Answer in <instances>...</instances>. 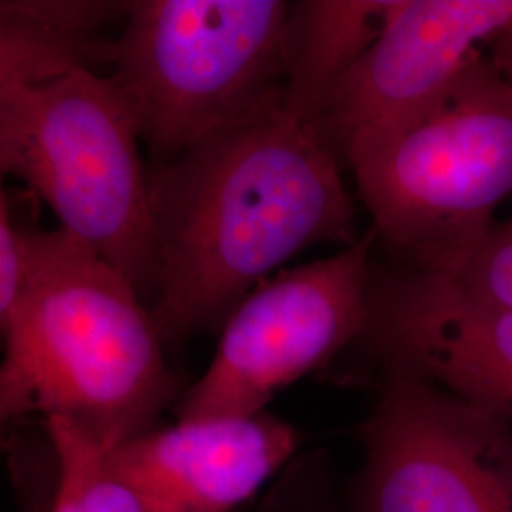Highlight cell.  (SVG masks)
<instances>
[{
  "mask_svg": "<svg viewBox=\"0 0 512 512\" xmlns=\"http://www.w3.org/2000/svg\"><path fill=\"white\" fill-rule=\"evenodd\" d=\"M59 463L52 512H145L139 497L110 467L109 450L61 423H46Z\"/></svg>",
  "mask_w": 512,
  "mask_h": 512,
  "instance_id": "4fadbf2b",
  "label": "cell"
},
{
  "mask_svg": "<svg viewBox=\"0 0 512 512\" xmlns=\"http://www.w3.org/2000/svg\"><path fill=\"white\" fill-rule=\"evenodd\" d=\"M378 239L406 266L456 274L512 194V84L476 55L439 103L351 167Z\"/></svg>",
  "mask_w": 512,
  "mask_h": 512,
  "instance_id": "5b68a950",
  "label": "cell"
},
{
  "mask_svg": "<svg viewBox=\"0 0 512 512\" xmlns=\"http://www.w3.org/2000/svg\"><path fill=\"white\" fill-rule=\"evenodd\" d=\"M141 145L110 74L76 71L0 88L2 173L152 300L158 260Z\"/></svg>",
  "mask_w": 512,
  "mask_h": 512,
  "instance_id": "3957f363",
  "label": "cell"
},
{
  "mask_svg": "<svg viewBox=\"0 0 512 512\" xmlns=\"http://www.w3.org/2000/svg\"><path fill=\"white\" fill-rule=\"evenodd\" d=\"M361 440L355 512H512V421L391 376Z\"/></svg>",
  "mask_w": 512,
  "mask_h": 512,
  "instance_id": "52a82bcc",
  "label": "cell"
},
{
  "mask_svg": "<svg viewBox=\"0 0 512 512\" xmlns=\"http://www.w3.org/2000/svg\"><path fill=\"white\" fill-rule=\"evenodd\" d=\"M128 10L129 2L2 0L0 88L112 65L116 38L103 33L124 25Z\"/></svg>",
  "mask_w": 512,
  "mask_h": 512,
  "instance_id": "8fae6325",
  "label": "cell"
},
{
  "mask_svg": "<svg viewBox=\"0 0 512 512\" xmlns=\"http://www.w3.org/2000/svg\"><path fill=\"white\" fill-rule=\"evenodd\" d=\"M448 275L458 277L476 293L512 306V219L494 226L458 272Z\"/></svg>",
  "mask_w": 512,
  "mask_h": 512,
  "instance_id": "9a60e30c",
  "label": "cell"
},
{
  "mask_svg": "<svg viewBox=\"0 0 512 512\" xmlns=\"http://www.w3.org/2000/svg\"><path fill=\"white\" fill-rule=\"evenodd\" d=\"M376 241L370 228L336 255L247 294L222 325L211 365L184 395L179 421L260 414L275 393L359 342Z\"/></svg>",
  "mask_w": 512,
  "mask_h": 512,
  "instance_id": "8992f818",
  "label": "cell"
},
{
  "mask_svg": "<svg viewBox=\"0 0 512 512\" xmlns=\"http://www.w3.org/2000/svg\"><path fill=\"white\" fill-rule=\"evenodd\" d=\"M511 25L512 0H397L323 110L319 129L342 165L416 124Z\"/></svg>",
  "mask_w": 512,
  "mask_h": 512,
  "instance_id": "ba28073f",
  "label": "cell"
},
{
  "mask_svg": "<svg viewBox=\"0 0 512 512\" xmlns=\"http://www.w3.org/2000/svg\"><path fill=\"white\" fill-rule=\"evenodd\" d=\"M397 0L293 2L285 44V109L319 128L330 93L374 44Z\"/></svg>",
  "mask_w": 512,
  "mask_h": 512,
  "instance_id": "7c38bea8",
  "label": "cell"
},
{
  "mask_svg": "<svg viewBox=\"0 0 512 512\" xmlns=\"http://www.w3.org/2000/svg\"><path fill=\"white\" fill-rule=\"evenodd\" d=\"M33 192L0 194V325L18 310L31 279V241L37 226Z\"/></svg>",
  "mask_w": 512,
  "mask_h": 512,
  "instance_id": "5bb4252c",
  "label": "cell"
},
{
  "mask_svg": "<svg viewBox=\"0 0 512 512\" xmlns=\"http://www.w3.org/2000/svg\"><path fill=\"white\" fill-rule=\"evenodd\" d=\"M361 344L384 378L435 385L512 421V306L458 277L412 266L372 270Z\"/></svg>",
  "mask_w": 512,
  "mask_h": 512,
  "instance_id": "9c48e42d",
  "label": "cell"
},
{
  "mask_svg": "<svg viewBox=\"0 0 512 512\" xmlns=\"http://www.w3.org/2000/svg\"><path fill=\"white\" fill-rule=\"evenodd\" d=\"M293 2L135 0L112 50L148 165L205 137L285 107V44Z\"/></svg>",
  "mask_w": 512,
  "mask_h": 512,
  "instance_id": "277c9868",
  "label": "cell"
},
{
  "mask_svg": "<svg viewBox=\"0 0 512 512\" xmlns=\"http://www.w3.org/2000/svg\"><path fill=\"white\" fill-rule=\"evenodd\" d=\"M298 433L255 416L179 421L126 440L110 467L145 512H232L291 458Z\"/></svg>",
  "mask_w": 512,
  "mask_h": 512,
  "instance_id": "30bf717a",
  "label": "cell"
},
{
  "mask_svg": "<svg viewBox=\"0 0 512 512\" xmlns=\"http://www.w3.org/2000/svg\"><path fill=\"white\" fill-rule=\"evenodd\" d=\"M143 296L65 228L31 241V279L2 323L4 423L42 416L103 450L156 429L177 380Z\"/></svg>",
  "mask_w": 512,
  "mask_h": 512,
  "instance_id": "7a4b0ae2",
  "label": "cell"
},
{
  "mask_svg": "<svg viewBox=\"0 0 512 512\" xmlns=\"http://www.w3.org/2000/svg\"><path fill=\"white\" fill-rule=\"evenodd\" d=\"M490 57L495 67L512 84V25L490 44Z\"/></svg>",
  "mask_w": 512,
  "mask_h": 512,
  "instance_id": "2e32d148",
  "label": "cell"
},
{
  "mask_svg": "<svg viewBox=\"0 0 512 512\" xmlns=\"http://www.w3.org/2000/svg\"><path fill=\"white\" fill-rule=\"evenodd\" d=\"M158 277L150 313L165 346L224 325L279 266L317 243L357 241L342 162L285 107L148 165Z\"/></svg>",
  "mask_w": 512,
  "mask_h": 512,
  "instance_id": "6da1fadb",
  "label": "cell"
}]
</instances>
